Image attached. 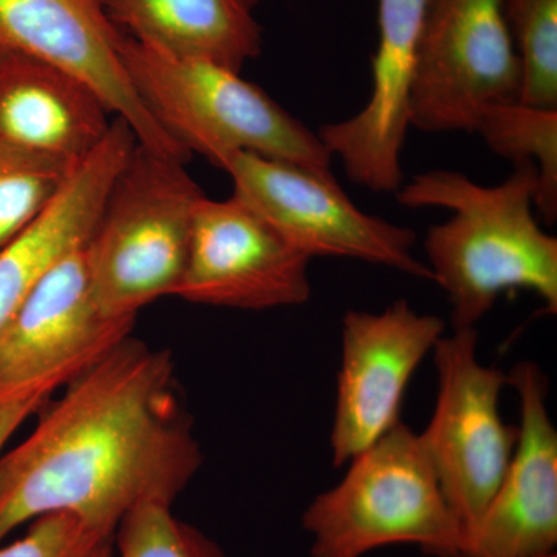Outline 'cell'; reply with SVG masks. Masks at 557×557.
<instances>
[{"instance_id":"obj_17","label":"cell","mask_w":557,"mask_h":557,"mask_svg":"<svg viewBox=\"0 0 557 557\" xmlns=\"http://www.w3.org/2000/svg\"><path fill=\"white\" fill-rule=\"evenodd\" d=\"M259 0H106L113 24L143 46L242 73L262 51Z\"/></svg>"},{"instance_id":"obj_12","label":"cell","mask_w":557,"mask_h":557,"mask_svg":"<svg viewBox=\"0 0 557 557\" xmlns=\"http://www.w3.org/2000/svg\"><path fill=\"white\" fill-rule=\"evenodd\" d=\"M123 38L106 0H0V57L21 54L72 73L129 124L139 145L188 161L134 90L121 61Z\"/></svg>"},{"instance_id":"obj_20","label":"cell","mask_w":557,"mask_h":557,"mask_svg":"<svg viewBox=\"0 0 557 557\" xmlns=\"http://www.w3.org/2000/svg\"><path fill=\"white\" fill-rule=\"evenodd\" d=\"M522 65L520 102L557 110V0H504Z\"/></svg>"},{"instance_id":"obj_18","label":"cell","mask_w":557,"mask_h":557,"mask_svg":"<svg viewBox=\"0 0 557 557\" xmlns=\"http://www.w3.org/2000/svg\"><path fill=\"white\" fill-rule=\"evenodd\" d=\"M474 134L496 156L537 168L534 208L542 220L556 223L557 110L533 108L520 101L493 106L483 112Z\"/></svg>"},{"instance_id":"obj_24","label":"cell","mask_w":557,"mask_h":557,"mask_svg":"<svg viewBox=\"0 0 557 557\" xmlns=\"http://www.w3.org/2000/svg\"><path fill=\"white\" fill-rule=\"evenodd\" d=\"M547 557H557L556 555L547 556Z\"/></svg>"},{"instance_id":"obj_7","label":"cell","mask_w":557,"mask_h":557,"mask_svg":"<svg viewBox=\"0 0 557 557\" xmlns=\"http://www.w3.org/2000/svg\"><path fill=\"white\" fill-rule=\"evenodd\" d=\"M522 65L504 0H428L418 40L410 126L472 132L486 109L520 101Z\"/></svg>"},{"instance_id":"obj_6","label":"cell","mask_w":557,"mask_h":557,"mask_svg":"<svg viewBox=\"0 0 557 557\" xmlns=\"http://www.w3.org/2000/svg\"><path fill=\"white\" fill-rule=\"evenodd\" d=\"M478 346L475 329L454 330L435 344L437 401L418 434L465 539L500 486L518 438L498 406L508 376L483 364Z\"/></svg>"},{"instance_id":"obj_3","label":"cell","mask_w":557,"mask_h":557,"mask_svg":"<svg viewBox=\"0 0 557 557\" xmlns=\"http://www.w3.org/2000/svg\"><path fill=\"white\" fill-rule=\"evenodd\" d=\"M120 54L139 100L189 156L199 153L219 170L239 152L314 170L332 166L317 132L239 72L180 60L126 35Z\"/></svg>"},{"instance_id":"obj_5","label":"cell","mask_w":557,"mask_h":557,"mask_svg":"<svg viewBox=\"0 0 557 557\" xmlns=\"http://www.w3.org/2000/svg\"><path fill=\"white\" fill-rule=\"evenodd\" d=\"M348 463L338 485L304 511L311 557H362L399 544L463 557V530L412 429L398 423Z\"/></svg>"},{"instance_id":"obj_15","label":"cell","mask_w":557,"mask_h":557,"mask_svg":"<svg viewBox=\"0 0 557 557\" xmlns=\"http://www.w3.org/2000/svg\"><path fill=\"white\" fill-rule=\"evenodd\" d=\"M135 145L129 124L115 116L101 145L76 164L46 211L0 249V332L39 282L89 240L110 185Z\"/></svg>"},{"instance_id":"obj_1","label":"cell","mask_w":557,"mask_h":557,"mask_svg":"<svg viewBox=\"0 0 557 557\" xmlns=\"http://www.w3.org/2000/svg\"><path fill=\"white\" fill-rule=\"evenodd\" d=\"M164 348L127 336L39 409L0 454V545L40 516L69 512L115 536L145 504L174 505L201 467Z\"/></svg>"},{"instance_id":"obj_21","label":"cell","mask_w":557,"mask_h":557,"mask_svg":"<svg viewBox=\"0 0 557 557\" xmlns=\"http://www.w3.org/2000/svg\"><path fill=\"white\" fill-rule=\"evenodd\" d=\"M119 557H226L199 528L172 515V505L145 504L115 533Z\"/></svg>"},{"instance_id":"obj_19","label":"cell","mask_w":557,"mask_h":557,"mask_svg":"<svg viewBox=\"0 0 557 557\" xmlns=\"http://www.w3.org/2000/svg\"><path fill=\"white\" fill-rule=\"evenodd\" d=\"M78 163L0 143V249L46 211Z\"/></svg>"},{"instance_id":"obj_2","label":"cell","mask_w":557,"mask_h":557,"mask_svg":"<svg viewBox=\"0 0 557 557\" xmlns=\"http://www.w3.org/2000/svg\"><path fill=\"white\" fill-rule=\"evenodd\" d=\"M537 168L516 163L496 186L457 171L418 174L397 190L408 208H445L446 222L424 240L428 269L448 296L453 330L475 329L502 293L528 289L557 311V239L534 215Z\"/></svg>"},{"instance_id":"obj_10","label":"cell","mask_w":557,"mask_h":557,"mask_svg":"<svg viewBox=\"0 0 557 557\" xmlns=\"http://www.w3.org/2000/svg\"><path fill=\"white\" fill-rule=\"evenodd\" d=\"M310 262L239 197L203 196L194 212L188 262L175 296L234 310L302 306L311 296Z\"/></svg>"},{"instance_id":"obj_14","label":"cell","mask_w":557,"mask_h":557,"mask_svg":"<svg viewBox=\"0 0 557 557\" xmlns=\"http://www.w3.org/2000/svg\"><path fill=\"white\" fill-rule=\"evenodd\" d=\"M426 7L428 0H380L370 100L357 115L318 132L333 159L343 161L347 177L375 193H397L405 185L401 153Z\"/></svg>"},{"instance_id":"obj_9","label":"cell","mask_w":557,"mask_h":557,"mask_svg":"<svg viewBox=\"0 0 557 557\" xmlns=\"http://www.w3.org/2000/svg\"><path fill=\"white\" fill-rule=\"evenodd\" d=\"M135 319L106 317L91 293L84 247L39 282L0 332V406L54 394L121 341Z\"/></svg>"},{"instance_id":"obj_22","label":"cell","mask_w":557,"mask_h":557,"mask_svg":"<svg viewBox=\"0 0 557 557\" xmlns=\"http://www.w3.org/2000/svg\"><path fill=\"white\" fill-rule=\"evenodd\" d=\"M115 536L101 533L69 512L32 520L27 533L0 545V557H112Z\"/></svg>"},{"instance_id":"obj_4","label":"cell","mask_w":557,"mask_h":557,"mask_svg":"<svg viewBox=\"0 0 557 557\" xmlns=\"http://www.w3.org/2000/svg\"><path fill=\"white\" fill-rule=\"evenodd\" d=\"M186 163L137 141L110 185L84 245L91 293L106 317L137 319L153 300L175 296L205 196Z\"/></svg>"},{"instance_id":"obj_8","label":"cell","mask_w":557,"mask_h":557,"mask_svg":"<svg viewBox=\"0 0 557 557\" xmlns=\"http://www.w3.org/2000/svg\"><path fill=\"white\" fill-rule=\"evenodd\" d=\"M220 170L233 180L234 196L310 259H357L432 281L426 263L412 255L417 234L361 211L332 171L247 152L234 153Z\"/></svg>"},{"instance_id":"obj_23","label":"cell","mask_w":557,"mask_h":557,"mask_svg":"<svg viewBox=\"0 0 557 557\" xmlns=\"http://www.w3.org/2000/svg\"><path fill=\"white\" fill-rule=\"evenodd\" d=\"M49 398V395H33V397L16 399L0 406V454L9 445L11 437L20 431L22 424L33 413L39 412Z\"/></svg>"},{"instance_id":"obj_16","label":"cell","mask_w":557,"mask_h":557,"mask_svg":"<svg viewBox=\"0 0 557 557\" xmlns=\"http://www.w3.org/2000/svg\"><path fill=\"white\" fill-rule=\"evenodd\" d=\"M112 115L72 73L21 54L0 57V143L78 163L101 145Z\"/></svg>"},{"instance_id":"obj_11","label":"cell","mask_w":557,"mask_h":557,"mask_svg":"<svg viewBox=\"0 0 557 557\" xmlns=\"http://www.w3.org/2000/svg\"><path fill=\"white\" fill-rule=\"evenodd\" d=\"M445 330L442 318L418 313L406 299L395 300L380 313L350 310L344 314L330 435L335 467H344L401 423L409 381Z\"/></svg>"},{"instance_id":"obj_13","label":"cell","mask_w":557,"mask_h":557,"mask_svg":"<svg viewBox=\"0 0 557 557\" xmlns=\"http://www.w3.org/2000/svg\"><path fill=\"white\" fill-rule=\"evenodd\" d=\"M520 401L511 460L463 557H547L557 547V431L547 408L548 380L533 361L508 373Z\"/></svg>"}]
</instances>
